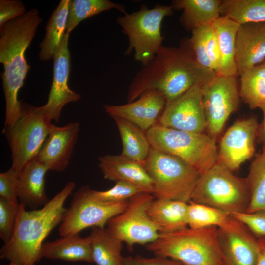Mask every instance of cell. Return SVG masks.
Masks as SVG:
<instances>
[{
    "label": "cell",
    "instance_id": "obj_1",
    "mask_svg": "<svg viewBox=\"0 0 265 265\" xmlns=\"http://www.w3.org/2000/svg\"><path fill=\"white\" fill-rule=\"evenodd\" d=\"M216 75L197 62L187 40L178 47L163 45L136 74L128 89V102L151 90L160 93L168 102L195 85L202 87Z\"/></svg>",
    "mask_w": 265,
    "mask_h": 265
},
{
    "label": "cell",
    "instance_id": "obj_2",
    "mask_svg": "<svg viewBox=\"0 0 265 265\" xmlns=\"http://www.w3.org/2000/svg\"><path fill=\"white\" fill-rule=\"evenodd\" d=\"M42 22L37 9L8 21L0 28V62L5 100V126L12 125L21 116V102L18 93L30 70L25 52Z\"/></svg>",
    "mask_w": 265,
    "mask_h": 265
},
{
    "label": "cell",
    "instance_id": "obj_3",
    "mask_svg": "<svg viewBox=\"0 0 265 265\" xmlns=\"http://www.w3.org/2000/svg\"><path fill=\"white\" fill-rule=\"evenodd\" d=\"M75 187L74 182H68L39 209L27 211L20 203L12 237L0 249V258L19 265H34L39 262L44 240L62 221L66 210L64 203Z\"/></svg>",
    "mask_w": 265,
    "mask_h": 265
},
{
    "label": "cell",
    "instance_id": "obj_4",
    "mask_svg": "<svg viewBox=\"0 0 265 265\" xmlns=\"http://www.w3.org/2000/svg\"><path fill=\"white\" fill-rule=\"evenodd\" d=\"M146 248L155 256L169 258L185 265H224L216 226L187 227L159 233L155 241L146 245Z\"/></svg>",
    "mask_w": 265,
    "mask_h": 265
},
{
    "label": "cell",
    "instance_id": "obj_5",
    "mask_svg": "<svg viewBox=\"0 0 265 265\" xmlns=\"http://www.w3.org/2000/svg\"><path fill=\"white\" fill-rule=\"evenodd\" d=\"M250 201L246 178L235 176L218 159L210 168L200 174L190 201L232 214L246 212Z\"/></svg>",
    "mask_w": 265,
    "mask_h": 265
},
{
    "label": "cell",
    "instance_id": "obj_6",
    "mask_svg": "<svg viewBox=\"0 0 265 265\" xmlns=\"http://www.w3.org/2000/svg\"><path fill=\"white\" fill-rule=\"evenodd\" d=\"M152 148L185 161L200 174L218 160L216 139L204 133H194L155 125L146 131Z\"/></svg>",
    "mask_w": 265,
    "mask_h": 265
},
{
    "label": "cell",
    "instance_id": "obj_7",
    "mask_svg": "<svg viewBox=\"0 0 265 265\" xmlns=\"http://www.w3.org/2000/svg\"><path fill=\"white\" fill-rule=\"evenodd\" d=\"M171 5L157 4L153 8L142 5L140 9L117 18L123 33L128 38L125 53L134 51V58L145 66L154 58L162 45L161 23L173 13Z\"/></svg>",
    "mask_w": 265,
    "mask_h": 265
},
{
    "label": "cell",
    "instance_id": "obj_8",
    "mask_svg": "<svg viewBox=\"0 0 265 265\" xmlns=\"http://www.w3.org/2000/svg\"><path fill=\"white\" fill-rule=\"evenodd\" d=\"M144 165L153 182L155 199L189 203L200 175L193 166L174 156L151 147Z\"/></svg>",
    "mask_w": 265,
    "mask_h": 265
},
{
    "label": "cell",
    "instance_id": "obj_9",
    "mask_svg": "<svg viewBox=\"0 0 265 265\" xmlns=\"http://www.w3.org/2000/svg\"><path fill=\"white\" fill-rule=\"evenodd\" d=\"M53 125L39 107L21 103L19 119L3 130L11 152V168L20 174L37 158Z\"/></svg>",
    "mask_w": 265,
    "mask_h": 265
},
{
    "label": "cell",
    "instance_id": "obj_10",
    "mask_svg": "<svg viewBox=\"0 0 265 265\" xmlns=\"http://www.w3.org/2000/svg\"><path fill=\"white\" fill-rule=\"evenodd\" d=\"M91 190L88 186H84L73 194L60 224L61 237L79 234L88 227H105L111 218L122 212L128 205V200L100 201L93 196Z\"/></svg>",
    "mask_w": 265,
    "mask_h": 265
},
{
    "label": "cell",
    "instance_id": "obj_11",
    "mask_svg": "<svg viewBox=\"0 0 265 265\" xmlns=\"http://www.w3.org/2000/svg\"><path fill=\"white\" fill-rule=\"evenodd\" d=\"M155 199L152 194L140 193L128 200L125 210L111 218L107 229L117 239L126 243L130 251L136 244L147 245L159 235L157 226L148 214V210Z\"/></svg>",
    "mask_w": 265,
    "mask_h": 265
},
{
    "label": "cell",
    "instance_id": "obj_12",
    "mask_svg": "<svg viewBox=\"0 0 265 265\" xmlns=\"http://www.w3.org/2000/svg\"><path fill=\"white\" fill-rule=\"evenodd\" d=\"M202 89L206 130L208 135L216 139L239 105L236 77L216 75Z\"/></svg>",
    "mask_w": 265,
    "mask_h": 265
},
{
    "label": "cell",
    "instance_id": "obj_13",
    "mask_svg": "<svg viewBox=\"0 0 265 265\" xmlns=\"http://www.w3.org/2000/svg\"><path fill=\"white\" fill-rule=\"evenodd\" d=\"M159 123L168 128L203 133L206 129V121L202 86L195 85L175 99L166 102Z\"/></svg>",
    "mask_w": 265,
    "mask_h": 265
},
{
    "label": "cell",
    "instance_id": "obj_14",
    "mask_svg": "<svg viewBox=\"0 0 265 265\" xmlns=\"http://www.w3.org/2000/svg\"><path fill=\"white\" fill-rule=\"evenodd\" d=\"M259 125L255 117L238 120L229 128L218 149V160L231 171L253 157Z\"/></svg>",
    "mask_w": 265,
    "mask_h": 265
},
{
    "label": "cell",
    "instance_id": "obj_15",
    "mask_svg": "<svg viewBox=\"0 0 265 265\" xmlns=\"http://www.w3.org/2000/svg\"><path fill=\"white\" fill-rule=\"evenodd\" d=\"M69 34L65 33L53 59V77L47 103L39 108L50 120L58 122L62 110L68 103L76 102L81 95L69 87L71 55L69 49Z\"/></svg>",
    "mask_w": 265,
    "mask_h": 265
},
{
    "label": "cell",
    "instance_id": "obj_16",
    "mask_svg": "<svg viewBox=\"0 0 265 265\" xmlns=\"http://www.w3.org/2000/svg\"><path fill=\"white\" fill-rule=\"evenodd\" d=\"M218 238L224 265H254L258 238L242 222L230 214L225 225L218 228Z\"/></svg>",
    "mask_w": 265,
    "mask_h": 265
},
{
    "label": "cell",
    "instance_id": "obj_17",
    "mask_svg": "<svg viewBox=\"0 0 265 265\" xmlns=\"http://www.w3.org/2000/svg\"><path fill=\"white\" fill-rule=\"evenodd\" d=\"M80 131V124L53 125L37 159L50 171L61 172L68 167Z\"/></svg>",
    "mask_w": 265,
    "mask_h": 265
},
{
    "label": "cell",
    "instance_id": "obj_18",
    "mask_svg": "<svg viewBox=\"0 0 265 265\" xmlns=\"http://www.w3.org/2000/svg\"><path fill=\"white\" fill-rule=\"evenodd\" d=\"M166 103L162 94L151 90L145 92L132 102L120 105H105L104 108L112 117L124 119L147 131L155 125Z\"/></svg>",
    "mask_w": 265,
    "mask_h": 265
},
{
    "label": "cell",
    "instance_id": "obj_19",
    "mask_svg": "<svg viewBox=\"0 0 265 265\" xmlns=\"http://www.w3.org/2000/svg\"><path fill=\"white\" fill-rule=\"evenodd\" d=\"M238 75L265 60V22L240 25L236 38Z\"/></svg>",
    "mask_w": 265,
    "mask_h": 265
},
{
    "label": "cell",
    "instance_id": "obj_20",
    "mask_svg": "<svg viewBox=\"0 0 265 265\" xmlns=\"http://www.w3.org/2000/svg\"><path fill=\"white\" fill-rule=\"evenodd\" d=\"M99 167L106 179L130 182L146 193H153V181L142 163L122 154L106 155L99 158Z\"/></svg>",
    "mask_w": 265,
    "mask_h": 265
},
{
    "label": "cell",
    "instance_id": "obj_21",
    "mask_svg": "<svg viewBox=\"0 0 265 265\" xmlns=\"http://www.w3.org/2000/svg\"><path fill=\"white\" fill-rule=\"evenodd\" d=\"M48 168L37 159L28 163L19 176L18 196L25 207L37 209L49 200L45 192V177Z\"/></svg>",
    "mask_w": 265,
    "mask_h": 265
},
{
    "label": "cell",
    "instance_id": "obj_22",
    "mask_svg": "<svg viewBox=\"0 0 265 265\" xmlns=\"http://www.w3.org/2000/svg\"><path fill=\"white\" fill-rule=\"evenodd\" d=\"M40 257L41 259L93 263L88 238L80 237L79 234L61 237L54 241L44 242Z\"/></svg>",
    "mask_w": 265,
    "mask_h": 265
},
{
    "label": "cell",
    "instance_id": "obj_23",
    "mask_svg": "<svg viewBox=\"0 0 265 265\" xmlns=\"http://www.w3.org/2000/svg\"><path fill=\"white\" fill-rule=\"evenodd\" d=\"M216 32L220 61L216 75L226 77L238 75L236 62V38L240 25L226 17H219L212 23Z\"/></svg>",
    "mask_w": 265,
    "mask_h": 265
},
{
    "label": "cell",
    "instance_id": "obj_24",
    "mask_svg": "<svg viewBox=\"0 0 265 265\" xmlns=\"http://www.w3.org/2000/svg\"><path fill=\"white\" fill-rule=\"evenodd\" d=\"M188 203L155 198L149 207L148 214L157 226L159 233L178 231L188 227Z\"/></svg>",
    "mask_w": 265,
    "mask_h": 265
},
{
    "label": "cell",
    "instance_id": "obj_25",
    "mask_svg": "<svg viewBox=\"0 0 265 265\" xmlns=\"http://www.w3.org/2000/svg\"><path fill=\"white\" fill-rule=\"evenodd\" d=\"M219 0H175L172 1L174 10H182L180 22L188 30L212 24L220 17Z\"/></svg>",
    "mask_w": 265,
    "mask_h": 265
},
{
    "label": "cell",
    "instance_id": "obj_26",
    "mask_svg": "<svg viewBox=\"0 0 265 265\" xmlns=\"http://www.w3.org/2000/svg\"><path fill=\"white\" fill-rule=\"evenodd\" d=\"M69 1H60L45 26V35L39 45V58L41 61L53 59L62 43L66 31Z\"/></svg>",
    "mask_w": 265,
    "mask_h": 265
},
{
    "label": "cell",
    "instance_id": "obj_27",
    "mask_svg": "<svg viewBox=\"0 0 265 265\" xmlns=\"http://www.w3.org/2000/svg\"><path fill=\"white\" fill-rule=\"evenodd\" d=\"M89 238L96 265H122L123 242L106 227H93Z\"/></svg>",
    "mask_w": 265,
    "mask_h": 265
},
{
    "label": "cell",
    "instance_id": "obj_28",
    "mask_svg": "<svg viewBox=\"0 0 265 265\" xmlns=\"http://www.w3.org/2000/svg\"><path fill=\"white\" fill-rule=\"evenodd\" d=\"M117 126L122 142V155L144 164L151 146L143 130L124 119L112 117Z\"/></svg>",
    "mask_w": 265,
    "mask_h": 265
},
{
    "label": "cell",
    "instance_id": "obj_29",
    "mask_svg": "<svg viewBox=\"0 0 265 265\" xmlns=\"http://www.w3.org/2000/svg\"><path fill=\"white\" fill-rule=\"evenodd\" d=\"M220 16L239 25L265 22V0H223Z\"/></svg>",
    "mask_w": 265,
    "mask_h": 265
},
{
    "label": "cell",
    "instance_id": "obj_30",
    "mask_svg": "<svg viewBox=\"0 0 265 265\" xmlns=\"http://www.w3.org/2000/svg\"><path fill=\"white\" fill-rule=\"evenodd\" d=\"M240 98L250 109L265 105V64H260L240 75Z\"/></svg>",
    "mask_w": 265,
    "mask_h": 265
},
{
    "label": "cell",
    "instance_id": "obj_31",
    "mask_svg": "<svg viewBox=\"0 0 265 265\" xmlns=\"http://www.w3.org/2000/svg\"><path fill=\"white\" fill-rule=\"evenodd\" d=\"M112 9L127 13L125 5L109 0H70L66 33L70 34L83 20Z\"/></svg>",
    "mask_w": 265,
    "mask_h": 265
},
{
    "label": "cell",
    "instance_id": "obj_32",
    "mask_svg": "<svg viewBox=\"0 0 265 265\" xmlns=\"http://www.w3.org/2000/svg\"><path fill=\"white\" fill-rule=\"evenodd\" d=\"M246 179L250 195L246 213L265 211V148L255 155Z\"/></svg>",
    "mask_w": 265,
    "mask_h": 265
},
{
    "label": "cell",
    "instance_id": "obj_33",
    "mask_svg": "<svg viewBox=\"0 0 265 265\" xmlns=\"http://www.w3.org/2000/svg\"><path fill=\"white\" fill-rule=\"evenodd\" d=\"M230 214L218 209L189 201L187 208L188 227L200 229L209 226L221 227Z\"/></svg>",
    "mask_w": 265,
    "mask_h": 265
},
{
    "label": "cell",
    "instance_id": "obj_34",
    "mask_svg": "<svg viewBox=\"0 0 265 265\" xmlns=\"http://www.w3.org/2000/svg\"><path fill=\"white\" fill-rule=\"evenodd\" d=\"M115 186L105 191L91 190L96 199L104 202H117L128 200L132 197L145 192L138 186L130 182L119 181ZM146 193V192H145Z\"/></svg>",
    "mask_w": 265,
    "mask_h": 265
},
{
    "label": "cell",
    "instance_id": "obj_35",
    "mask_svg": "<svg viewBox=\"0 0 265 265\" xmlns=\"http://www.w3.org/2000/svg\"><path fill=\"white\" fill-rule=\"evenodd\" d=\"M20 203L0 197V238L4 243L11 238L19 210Z\"/></svg>",
    "mask_w": 265,
    "mask_h": 265
},
{
    "label": "cell",
    "instance_id": "obj_36",
    "mask_svg": "<svg viewBox=\"0 0 265 265\" xmlns=\"http://www.w3.org/2000/svg\"><path fill=\"white\" fill-rule=\"evenodd\" d=\"M204 26L192 30L191 36L187 41L197 62L202 66L213 71L207 53Z\"/></svg>",
    "mask_w": 265,
    "mask_h": 265
},
{
    "label": "cell",
    "instance_id": "obj_37",
    "mask_svg": "<svg viewBox=\"0 0 265 265\" xmlns=\"http://www.w3.org/2000/svg\"><path fill=\"white\" fill-rule=\"evenodd\" d=\"M19 174L10 168L0 174V197L18 203V188Z\"/></svg>",
    "mask_w": 265,
    "mask_h": 265
},
{
    "label": "cell",
    "instance_id": "obj_38",
    "mask_svg": "<svg viewBox=\"0 0 265 265\" xmlns=\"http://www.w3.org/2000/svg\"><path fill=\"white\" fill-rule=\"evenodd\" d=\"M230 215L243 223L257 238L265 237V211Z\"/></svg>",
    "mask_w": 265,
    "mask_h": 265
},
{
    "label": "cell",
    "instance_id": "obj_39",
    "mask_svg": "<svg viewBox=\"0 0 265 265\" xmlns=\"http://www.w3.org/2000/svg\"><path fill=\"white\" fill-rule=\"evenodd\" d=\"M204 27L207 55L212 70L216 74L220 64V56L216 32L212 24L205 25Z\"/></svg>",
    "mask_w": 265,
    "mask_h": 265
},
{
    "label": "cell",
    "instance_id": "obj_40",
    "mask_svg": "<svg viewBox=\"0 0 265 265\" xmlns=\"http://www.w3.org/2000/svg\"><path fill=\"white\" fill-rule=\"evenodd\" d=\"M23 2L19 0H0V28L9 21L26 13Z\"/></svg>",
    "mask_w": 265,
    "mask_h": 265
},
{
    "label": "cell",
    "instance_id": "obj_41",
    "mask_svg": "<svg viewBox=\"0 0 265 265\" xmlns=\"http://www.w3.org/2000/svg\"><path fill=\"white\" fill-rule=\"evenodd\" d=\"M122 265H185L184 264L164 257H145L141 256H126L122 258Z\"/></svg>",
    "mask_w": 265,
    "mask_h": 265
},
{
    "label": "cell",
    "instance_id": "obj_42",
    "mask_svg": "<svg viewBox=\"0 0 265 265\" xmlns=\"http://www.w3.org/2000/svg\"><path fill=\"white\" fill-rule=\"evenodd\" d=\"M257 238L258 251L254 265H265V237Z\"/></svg>",
    "mask_w": 265,
    "mask_h": 265
},
{
    "label": "cell",
    "instance_id": "obj_43",
    "mask_svg": "<svg viewBox=\"0 0 265 265\" xmlns=\"http://www.w3.org/2000/svg\"><path fill=\"white\" fill-rule=\"evenodd\" d=\"M260 109L263 114V120L259 127L258 137L263 144V148H265V105L261 107Z\"/></svg>",
    "mask_w": 265,
    "mask_h": 265
},
{
    "label": "cell",
    "instance_id": "obj_44",
    "mask_svg": "<svg viewBox=\"0 0 265 265\" xmlns=\"http://www.w3.org/2000/svg\"><path fill=\"white\" fill-rule=\"evenodd\" d=\"M8 265H19L13 263H10Z\"/></svg>",
    "mask_w": 265,
    "mask_h": 265
},
{
    "label": "cell",
    "instance_id": "obj_45",
    "mask_svg": "<svg viewBox=\"0 0 265 265\" xmlns=\"http://www.w3.org/2000/svg\"><path fill=\"white\" fill-rule=\"evenodd\" d=\"M261 64H265V60L264 61V62H263L262 63H261Z\"/></svg>",
    "mask_w": 265,
    "mask_h": 265
}]
</instances>
